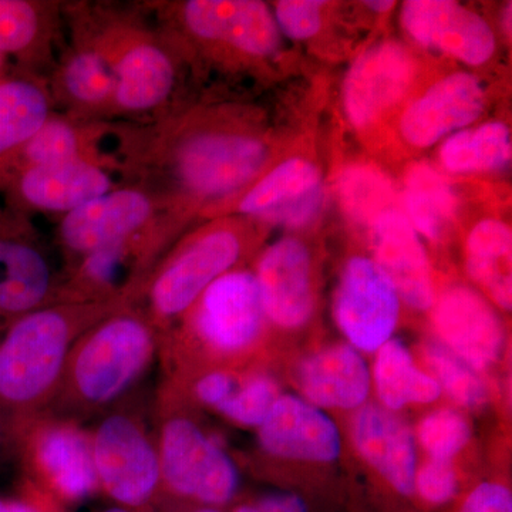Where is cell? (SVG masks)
Listing matches in <instances>:
<instances>
[{"mask_svg": "<svg viewBox=\"0 0 512 512\" xmlns=\"http://www.w3.org/2000/svg\"><path fill=\"white\" fill-rule=\"evenodd\" d=\"M47 94L23 79L0 82V158L22 150L49 120Z\"/></svg>", "mask_w": 512, "mask_h": 512, "instance_id": "30", "label": "cell"}, {"mask_svg": "<svg viewBox=\"0 0 512 512\" xmlns=\"http://www.w3.org/2000/svg\"><path fill=\"white\" fill-rule=\"evenodd\" d=\"M63 84L70 99L84 106H96L113 97V66L97 52H79L64 67Z\"/></svg>", "mask_w": 512, "mask_h": 512, "instance_id": "31", "label": "cell"}, {"mask_svg": "<svg viewBox=\"0 0 512 512\" xmlns=\"http://www.w3.org/2000/svg\"><path fill=\"white\" fill-rule=\"evenodd\" d=\"M181 19L192 37L244 62H269L284 46L271 6L258 0H190Z\"/></svg>", "mask_w": 512, "mask_h": 512, "instance_id": "8", "label": "cell"}, {"mask_svg": "<svg viewBox=\"0 0 512 512\" xmlns=\"http://www.w3.org/2000/svg\"><path fill=\"white\" fill-rule=\"evenodd\" d=\"M421 66L416 53L396 39H384L350 64L342 84L346 120L359 133H370L399 116L416 94Z\"/></svg>", "mask_w": 512, "mask_h": 512, "instance_id": "5", "label": "cell"}, {"mask_svg": "<svg viewBox=\"0 0 512 512\" xmlns=\"http://www.w3.org/2000/svg\"><path fill=\"white\" fill-rule=\"evenodd\" d=\"M104 512H130V511L126 510V508H123V507H113V508H109V510H106Z\"/></svg>", "mask_w": 512, "mask_h": 512, "instance_id": "48", "label": "cell"}, {"mask_svg": "<svg viewBox=\"0 0 512 512\" xmlns=\"http://www.w3.org/2000/svg\"><path fill=\"white\" fill-rule=\"evenodd\" d=\"M111 185L109 174L84 158L28 165L19 178L23 200L39 210L64 214L107 194Z\"/></svg>", "mask_w": 512, "mask_h": 512, "instance_id": "20", "label": "cell"}, {"mask_svg": "<svg viewBox=\"0 0 512 512\" xmlns=\"http://www.w3.org/2000/svg\"><path fill=\"white\" fill-rule=\"evenodd\" d=\"M235 512H308V508L298 495L276 494L258 503L242 505Z\"/></svg>", "mask_w": 512, "mask_h": 512, "instance_id": "42", "label": "cell"}, {"mask_svg": "<svg viewBox=\"0 0 512 512\" xmlns=\"http://www.w3.org/2000/svg\"><path fill=\"white\" fill-rule=\"evenodd\" d=\"M433 323L444 348L473 369L495 362L503 348L504 333L497 313L480 293L453 286L434 303Z\"/></svg>", "mask_w": 512, "mask_h": 512, "instance_id": "17", "label": "cell"}, {"mask_svg": "<svg viewBox=\"0 0 512 512\" xmlns=\"http://www.w3.org/2000/svg\"><path fill=\"white\" fill-rule=\"evenodd\" d=\"M326 205L322 168L311 156L295 154L271 165L235 202L248 220L288 229L312 227Z\"/></svg>", "mask_w": 512, "mask_h": 512, "instance_id": "9", "label": "cell"}, {"mask_svg": "<svg viewBox=\"0 0 512 512\" xmlns=\"http://www.w3.org/2000/svg\"><path fill=\"white\" fill-rule=\"evenodd\" d=\"M22 151L28 165L64 163L82 158L77 131L62 120H47Z\"/></svg>", "mask_w": 512, "mask_h": 512, "instance_id": "35", "label": "cell"}, {"mask_svg": "<svg viewBox=\"0 0 512 512\" xmlns=\"http://www.w3.org/2000/svg\"><path fill=\"white\" fill-rule=\"evenodd\" d=\"M192 326L201 342L220 353H239L258 340L266 318L255 275L231 271L208 286L192 305Z\"/></svg>", "mask_w": 512, "mask_h": 512, "instance_id": "13", "label": "cell"}, {"mask_svg": "<svg viewBox=\"0 0 512 512\" xmlns=\"http://www.w3.org/2000/svg\"><path fill=\"white\" fill-rule=\"evenodd\" d=\"M461 512H512L510 490L497 483L478 485L463 505Z\"/></svg>", "mask_w": 512, "mask_h": 512, "instance_id": "41", "label": "cell"}, {"mask_svg": "<svg viewBox=\"0 0 512 512\" xmlns=\"http://www.w3.org/2000/svg\"><path fill=\"white\" fill-rule=\"evenodd\" d=\"M99 488L119 507L140 508L150 503L161 481L156 443L138 417L111 413L90 436Z\"/></svg>", "mask_w": 512, "mask_h": 512, "instance_id": "7", "label": "cell"}, {"mask_svg": "<svg viewBox=\"0 0 512 512\" xmlns=\"http://www.w3.org/2000/svg\"><path fill=\"white\" fill-rule=\"evenodd\" d=\"M373 261L389 276L407 305L427 311L434 305V288L426 248L402 208L383 212L367 228Z\"/></svg>", "mask_w": 512, "mask_h": 512, "instance_id": "18", "label": "cell"}, {"mask_svg": "<svg viewBox=\"0 0 512 512\" xmlns=\"http://www.w3.org/2000/svg\"><path fill=\"white\" fill-rule=\"evenodd\" d=\"M511 130L504 121L464 128L440 143L437 168L454 177L498 174L510 167Z\"/></svg>", "mask_w": 512, "mask_h": 512, "instance_id": "26", "label": "cell"}, {"mask_svg": "<svg viewBox=\"0 0 512 512\" xmlns=\"http://www.w3.org/2000/svg\"><path fill=\"white\" fill-rule=\"evenodd\" d=\"M52 289L46 256L29 242L0 234V319L13 322L42 308Z\"/></svg>", "mask_w": 512, "mask_h": 512, "instance_id": "23", "label": "cell"}, {"mask_svg": "<svg viewBox=\"0 0 512 512\" xmlns=\"http://www.w3.org/2000/svg\"><path fill=\"white\" fill-rule=\"evenodd\" d=\"M3 62H5V57L0 56V66H2Z\"/></svg>", "mask_w": 512, "mask_h": 512, "instance_id": "49", "label": "cell"}, {"mask_svg": "<svg viewBox=\"0 0 512 512\" xmlns=\"http://www.w3.org/2000/svg\"><path fill=\"white\" fill-rule=\"evenodd\" d=\"M10 512H42L37 510L35 505L25 503V501H8Z\"/></svg>", "mask_w": 512, "mask_h": 512, "instance_id": "46", "label": "cell"}, {"mask_svg": "<svg viewBox=\"0 0 512 512\" xmlns=\"http://www.w3.org/2000/svg\"><path fill=\"white\" fill-rule=\"evenodd\" d=\"M0 512H10L8 501L2 500V498H0Z\"/></svg>", "mask_w": 512, "mask_h": 512, "instance_id": "47", "label": "cell"}, {"mask_svg": "<svg viewBox=\"0 0 512 512\" xmlns=\"http://www.w3.org/2000/svg\"><path fill=\"white\" fill-rule=\"evenodd\" d=\"M156 446L161 481L174 494L218 507L237 493L234 461L187 416L164 417Z\"/></svg>", "mask_w": 512, "mask_h": 512, "instance_id": "6", "label": "cell"}, {"mask_svg": "<svg viewBox=\"0 0 512 512\" xmlns=\"http://www.w3.org/2000/svg\"><path fill=\"white\" fill-rule=\"evenodd\" d=\"M278 397L275 384L268 377H252L241 386L237 384L234 393L218 412L242 426L259 427L268 417Z\"/></svg>", "mask_w": 512, "mask_h": 512, "instance_id": "34", "label": "cell"}, {"mask_svg": "<svg viewBox=\"0 0 512 512\" xmlns=\"http://www.w3.org/2000/svg\"><path fill=\"white\" fill-rule=\"evenodd\" d=\"M245 222H211L165 259L148 289L151 313L157 322L180 318L208 286L231 272L247 247Z\"/></svg>", "mask_w": 512, "mask_h": 512, "instance_id": "4", "label": "cell"}, {"mask_svg": "<svg viewBox=\"0 0 512 512\" xmlns=\"http://www.w3.org/2000/svg\"><path fill=\"white\" fill-rule=\"evenodd\" d=\"M265 316L276 326L296 329L315 309L311 249L301 238L284 237L265 249L255 274Z\"/></svg>", "mask_w": 512, "mask_h": 512, "instance_id": "15", "label": "cell"}, {"mask_svg": "<svg viewBox=\"0 0 512 512\" xmlns=\"http://www.w3.org/2000/svg\"><path fill=\"white\" fill-rule=\"evenodd\" d=\"M30 466L62 498L82 501L99 488L90 436L72 421H33L18 436Z\"/></svg>", "mask_w": 512, "mask_h": 512, "instance_id": "14", "label": "cell"}, {"mask_svg": "<svg viewBox=\"0 0 512 512\" xmlns=\"http://www.w3.org/2000/svg\"><path fill=\"white\" fill-rule=\"evenodd\" d=\"M487 106V89L476 74L447 73L407 101L397 116V131L407 147L427 150L474 126Z\"/></svg>", "mask_w": 512, "mask_h": 512, "instance_id": "10", "label": "cell"}, {"mask_svg": "<svg viewBox=\"0 0 512 512\" xmlns=\"http://www.w3.org/2000/svg\"><path fill=\"white\" fill-rule=\"evenodd\" d=\"M400 301L393 282L372 258L353 256L340 276L333 315L355 348L373 352L392 338Z\"/></svg>", "mask_w": 512, "mask_h": 512, "instance_id": "11", "label": "cell"}, {"mask_svg": "<svg viewBox=\"0 0 512 512\" xmlns=\"http://www.w3.org/2000/svg\"><path fill=\"white\" fill-rule=\"evenodd\" d=\"M259 441L266 453L289 460L329 463L339 457L338 427L312 404L279 396L264 423Z\"/></svg>", "mask_w": 512, "mask_h": 512, "instance_id": "19", "label": "cell"}, {"mask_svg": "<svg viewBox=\"0 0 512 512\" xmlns=\"http://www.w3.org/2000/svg\"><path fill=\"white\" fill-rule=\"evenodd\" d=\"M128 242L84 256L76 278L77 289L89 296H104L113 291L128 259Z\"/></svg>", "mask_w": 512, "mask_h": 512, "instance_id": "38", "label": "cell"}, {"mask_svg": "<svg viewBox=\"0 0 512 512\" xmlns=\"http://www.w3.org/2000/svg\"><path fill=\"white\" fill-rule=\"evenodd\" d=\"M363 5L366 6L367 9L372 10V12L377 13V15H384V13L390 12L393 10L396 3L394 2H365Z\"/></svg>", "mask_w": 512, "mask_h": 512, "instance_id": "45", "label": "cell"}, {"mask_svg": "<svg viewBox=\"0 0 512 512\" xmlns=\"http://www.w3.org/2000/svg\"><path fill=\"white\" fill-rule=\"evenodd\" d=\"M114 101L120 109L140 113L156 109L173 93L175 69L163 47L151 42L128 46L113 66Z\"/></svg>", "mask_w": 512, "mask_h": 512, "instance_id": "25", "label": "cell"}, {"mask_svg": "<svg viewBox=\"0 0 512 512\" xmlns=\"http://www.w3.org/2000/svg\"><path fill=\"white\" fill-rule=\"evenodd\" d=\"M400 208L420 238L440 241L457 222L460 198L436 165L416 161L404 170Z\"/></svg>", "mask_w": 512, "mask_h": 512, "instance_id": "24", "label": "cell"}, {"mask_svg": "<svg viewBox=\"0 0 512 512\" xmlns=\"http://www.w3.org/2000/svg\"><path fill=\"white\" fill-rule=\"evenodd\" d=\"M271 9L282 36L295 42H311L325 28L330 3L322 0H281L275 2Z\"/></svg>", "mask_w": 512, "mask_h": 512, "instance_id": "36", "label": "cell"}, {"mask_svg": "<svg viewBox=\"0 0 512 512\" xmlns=\"http://www.w3.org/2000/svg\"><path fill=\"white\" fill-rule=\"evenodd\" d=\"M426 359L437 377L440 389L443 387L454 402L467 409L484 406L487 390L483 380L473 372V367L443 345L427 346Z\"/></svg>", "mask_w": 512, "mask_h": 512, "instance_id": "32", "label": "cell"}, {"mask_svg": "<svg viewBox=\"0 0 512 512\" xmlns=\"http://www.w3.org/2000/svg\"><path fill=\"white\" fill-rule=\"evenodd\" d=\"M153 214V200L143 191L111 190L64 215L60 238L64 247L84 258L130 242Z\"/></svg>", "mask_w": 512, "mask_h": 512, "instance_id": "16", "label": "cell"}, {"mask_svg": "<svg viewBox=\"0 0 512 512\" xmlns=\"http://www.w3.org/2000/svg\"><path fill=\"white\" fill-rule=\"evenodd\" d=\"M414 488L430 504H446L457 491V477L450 461H430L416 474Z\"/></svg>", "mask_w": 512, "mask_h": 512, "instance_id": "39", "label": "cell"}, {"mask_svg": "<svg viewBox=\"0 0 512 512\" xmlns=\"http://www.w3.org/2000/svg\"><path fill=\"white\" fill-rule=\"evenodd\" d=\"M237 380L227 372H210L194 384V394L202 404L218 410L227 402L237 387Z\"/></svg>", "mask_w": 512, "mask_h": 512, "instance_id": "40", "label": "cell"}, {"mask_svg": "<svg viewBox=\"0 0 512 512\" xmlns=\"http://www.w3.org/2000/svg\"><path fill=\"white\" fill-rule=\"evenodd\" d=\"M511 10L512 5L511 2L505 3L503 10H501L500 15V26L501 30H503L504 36L511 39Z\"/></svg>", "mask_w": 512, "mask_h": 512, "instance_id": "44", "label": "cell"}, {"mask_svg": "<svg viewBox=\"0 0 512 512\" xmlns=\"http://www.w3.org/2000/svg\"><path fill=\"white\" fill-rule=\"evenodd\" d=\"M160 157L187 200L220 202L239 197L271 167L276 143L254 121L205 119L175 133Z\"/></svg>", "mask_w": 512, "mask_h": 512, "instance_id": "2", "label": "cell"}, {"mask_svg": "<svg viewBox=\"0 0 512 512\" xmlns=\"http://www.w3.org/2000/svg\"><path fill=\"white\" fill-rule=\"evenodd\" d=\"M512 231L500 218L487 217L471 227L466 239L470 278L504 311L512 303Z\"/></svg>", "mask_w": 512, "mask_h": 512, "instance_id": "27", "label": "cell"}, {"mask_svg": "<svg viewBox=\"0 0 512 512\" xmlns=\"http://www.w3.org/2000/svg\"><path fill=\"white\" fill-rule=\"evenodd\" d=\"M360 454L400 494L410 495L416 480V448L412 433L390 410L369 406L355 420Z\"/></svg>", "mask_w": 512, "mask_h": 512, "instance_id": "21", "label": "cell"}, {"mask_svg": "<svg viewBox=\"0 0 512 512\" xmlns=\"http://www.w3.org/2000/svg\"><path fill=\"white\" fill-rule=\"evenodd\" d=\"M336 197L349 222L366 229L383 212L400 207L399 188L392 177L367 161L350 163L340 171Z\"/></svg>", "mask_w": 512, "mask_h": 512, "instance_id": "28", "label": "cell"}, {"mask_svg": "<svg viewBox=\"0 0 512 512\" xmlns=\"http://www.w3.org/2000/svg\"><path fill=\"white\" fill-rule=\"evenodd\" d=\"M16 440L15 434H13L12 429H10L8 420L3 416L2 410H0V457L5 454V451L8 450L10 441Z\"/></svg>", "mask_w": 512, "mask_h": 512, "instance_id": "43", "label": "cell"}, {"mask_svg": "<svg viewBox=\"0 0 512 512\" xmlns=\"http://www.w3.org/2000/svg\"><path fill=\"white\" fill-rule=\"evenodd\" d=\"M399 22L414 45L468 67H484L497 53L490 23L453 0H407L400 8Z\"/></svg>", "mask_w": 512, "mask_h": 512, "instance_id": "12", "label": "cell"}, {"mask_svg": "<svg viewBox=\"0 0 512 512\" xmlns=\"http://www.w3.org/2000/svg\"><path fill=\"white\" fill-rule=\"evenodd\" d=\"M470 427L453 410H439L421 421L419 439L433 460L450 461L470 440Z\"/></svg>", "mask_w": 512, "mask_h": 512, "instance_id": "33", "label": "cell"}, {"mask_svg": "<svg viewBox=\"0 0 512 512\" xmlns=\"http://www.w3.org/2000/svg\"><path fill=\"white\" fill-rule=\"evenodd\" d=\"M299 384L306 399L313 404L333 409H353L367 399L369 369L355 349L335 346L303 362Z\"/></svg>", "mask_w": 512, "mask_h": 512, "instance_id": "22", "label": "cell"}, {"mask_svg": "<svg viewBox=\"0 0 512 512\" xmlns=\"http://www.w3.org/2000/svg\"><path fill=\"white\" fill-rule=\"evenodd\" d=\"M111 312L109 303L70 302L9 323L0 338V410L16 440L56 399L76 340Z\"/></svg>", "mask_w": 512, "mask_h": 512, "instance_id": "1", "label": "cell"}, {"mask_svg": "<svg viewBox=\"0 0 512 512\" xmlns=\"http://www.w3.org/2000/svg\"><path fill=\"white\" fill-rule=\"evenodd\" d=\"M156 352L151 320L138 313L111 312L74 343L56 399L62 394L67 407L79 412L104 409L140 380Z\"/></svg>", "mask_w": 512, "mask_h": 512, "instance_id": "3", "label": "cell"}, {"mask_svg": "<svg viewBox=\"0 0 512 512\" xmlns=\"http://www.w3.org/2000/svg\"><path fill=\"white\" fill-rule=\"evenodd\" d=\"M375 379L377 393L387 410H400L412 403H431L441 393L436 379L414 366L409 350L400 340L390 339L379 349Z\"/></svg>", "mask_w": 512, "mask_h": 512, "instance_id": "29", "label": "cell"}, {"mask_svg": "<svg viewBox=\"0 0 512 512\" xmlns=\"http://www.w3.org/2000/svg\"><path fill=\"white\" fill-rule=\"evenodd\" d=\"M40 16L32 3L0 0V56L19 55L35 43Z\"/></svg>", "mask_w": 512, "mask_h": 512, "instance_id": "37", "label": "cell"}]
</instances>
